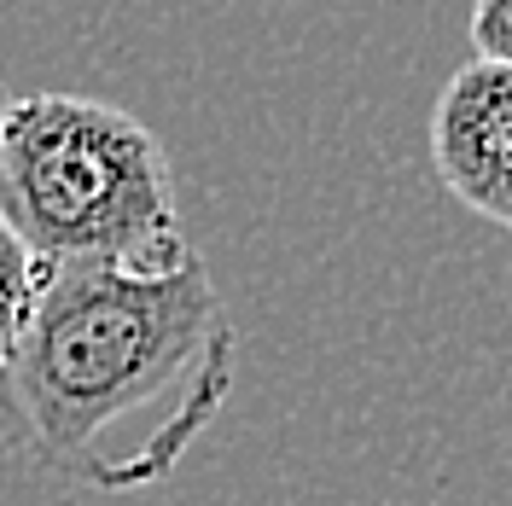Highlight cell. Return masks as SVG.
<instances>
[{"label": "cell", "instance_id": "1", "mask_svg": "<svg viewBox=\"0 0 512 506\" xmlns=\"http://www.w3.org/2000/svg\"><path fill=\"white\" fill-rule=\"evenodd\" d=\"M239 332L187 239L134 262H53L6 361L30 448L88 489H152L222 419Z\"/></svg>", "mask_w": 512, "mask_h": 506}, {"label": "cell", "instance_id": "2", "mask_svg": "<svg viewBox=\"0 0 512 506\" xmlns=\"http://www.w3.org/2000/svg\"><path fill=\"white\" fill-rule=\"evenodd\" d=\"M0 222L35 268L181 245L175 163L140 117L88 94H24L0 117Z\"/></svg>", "mask_w": 512, "mask_h": 506}, {"label": "cell", "instance_id": "3", "mask_svg": "<svg viewBox=\"0 0 512 506\" xmlns=\"http://www.w3.org/2000/svg\"><path fill=\"white\" fill-rule=\"evenodd\" d=\"M431 163L454 204L507 227L512 222V64L466 59L431 111Z\"/></svg>", "mask_w": 512, "mask_h": 506}, {"label": "cell", "instance_id": "4", "mask_svg": "<svg viewBox=\"0 0 512 506\" xmlns=\"http://www.w3.org/2000/svg\"><path fill=\"white\" fill-rule=\"evenodd\" d=\"M35 280H41L35 256L18 245L12 227L0 222V373H6L12 344H18V332H24V315H30V303H35Z\"/></svg>", "mask_w": 512, "mask_h": 506}, {"label": "cell", "instance_id": "5", "mask_svg": "<svg viewBox=\"0 0 512 506\" xmlns=\"http://www.w3.org/2000/svg\"><path fill=\"white\" fill-rule=\"evenodd\" d=\"M466 41H472V59L512 64V0H472Z\"/></svg>", "mask_w": 512, "mask_h": 506}, {"label": "cell", "instance_id": "6", "mask_svg": "<svg viewBox=\"0 0 512 506\" xmlns=\"http://www.w3.org/2000/svg\"><path fill=\"white\" fill-rule=\"evenodd\" d=\"M0 117H6V88H0Z\"/></svg>", "mask_w": 512, "mask_h": 506}]
</instances>
